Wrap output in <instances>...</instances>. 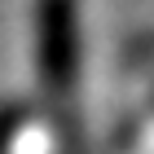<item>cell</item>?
Here are the masks:
<instances>
[{
	"label": "cell",
	"mask_w": 154,
	"mask_h": 154,
	"mask_svg": "<svg viewBox=\"0 0 154 154\" xmlns=\"http://www.w3.org/2000/svg\"><path fill=\"white\" fill-rule=\"evenodd\" d=\"M40 53H44V75L53 88L71 79L75 71V9L71 0H44V40H40Z\"/></svg>",
	"instance_id": "cell-1"
}]
</instances>
